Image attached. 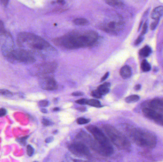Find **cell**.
<instances>
[{"label": "cell", "instance_id": "d6986e66", "mask_svg": "<svg viewBox=\"0 0 163 162\" xmlns=\"http://www.w3.org/2000/svg\"><path fill=\"white\" fill-rule=\"evenodd\" d=\"M142 70L144 72H148L151 69V66L146 60H143L141 65Z\"/></svg>", "mask_w": 163, "mask_h": 162}, {"label": "cell", "instance_id": "4316f807", "mask_svg": "<svg viewBox=\"0 0 163 162\" xmlns=\"http://www.w3.org/2000/svg\"><path fill=\"white\" fill-rule=\"evenodd\" d=\"M49 102L47 100H41L39 102V105L41 107H46L48 106Z\"/></svg>", "mask_w": 163, "mask_h": 162}, {"label": "cell", "instance_id": "9a60e30c", "mask_svg": "<svg viewBox=\"0 0 163 162\" xmlns=\"http://www.w3.org/2000/svg\"><path fill=\"white\" fill-rule=\"evenodd\" d=\"M152 50L151 48L148 46H146L140 50L139 54L141 56L146 57L150 54Z\"/></svg>", "mask_w": 163, "mask_h": 162}, {"label": "cell", "instance_id": "4dcf8cb0", "mask_svg": "<svg viewBox=\"0 0 163 162\" xmlns=\"http://www.w3.org/2000/svg\"><path fill=\"white\" fill-rule=\"evenodd\" d=\"M143 35L141 34L138 37V39H137L136 41H135V45H137V44H139L142 41H143V39H144V37H143Z\"/></svg>", "mask_w": 163, "mask_h": 162}, {"label": "cell", "instance_id": "5b68a950", "mask_svg": "<svg viewBox=\"0 0 163 162\" xmlns=\"http://www.w3.org/2000/svg\"><path fill=\"white\" fill-rule=\"evenodd\" d=\"M5 56L11 62H18L25 64H31L35 62L36 59L32 53L23 49L13 50Z\"/></svg>", "mask_w": 163, "mask_h": 162}, {"label": "cell", "instance_id": "f1b7e54d", "mask_svg": "<svg viewBox=\"0 0 163 162\" xmlns=\"http://www.w3.org/2000/svg\"><path fill=\"white\" fill-rule=\"evenodd\" d=\"M159 21V19H157L155 20L154 22H153L152 24L150 26V27H151V30H154L156 28L157 25L158 24Z\"/></svg>", "mask_w": 163, "mask_h": 162}, {"label": "cell", "instance_id": "8d00e7d4", "mask_svg": "<svg viewBox=\"0 0 163 162\" xmlns=\"http://www.w3.org/2000/svg\"><path fill=\"white\" fill-rule=\"evenodd\" d=\"M9 2V1H1V4L3 5V6H7Z\"/></svg>", "mask_w": 163, "mask_h": 162}, {"label": "cell", "instance_id": "7402d4cb", "mask_svg": "<svg viewBox=\"0 0 163 162\" xmlns=\"http://www.w3.org/2000/svg\"><path fill=\"white\" fill-rule=\"evenodd\" d=\"M7 33L5 28H4V24L1 20H0V36L4 35Z\"/></svg>", "mask_w": 163, "mask_h": 162}, {"label": "cell", "instance_id": "836d02e7", "mask_svg": "<svg viewBox=\"0 0 163 162\" xmlns=\"http://www.w3.org/2000/svg\"><path fill=\"white\" fill-rule=\"evenodd\" d=\"M83 95H84V93L81 92H76L72 94V96H83Z\"/></svg>", "mask_w": 163, "mask_h": 162}, {"label": "cell", "instance_id": "e0dca14e", "mask_svg": "<svg viewBox=\"0 0 163 162\" xmlns=\"http://www.w3.org/2000/svg\"><path fill=\"white\" fill-rule=\"evenodd\" d=\"M86 105H88L89 106H92V107H96V108H100L101 107L100 101L97 99H92L87 100Z\"/></svg>", "mask_w": 163, "mask_h": 162}, {"label": "cell", "instance_id": "d6a6232c", "mask_svg": "<svg viewBox=\"0 0 163 162\" xmlns=\"http://www.w3.org/2000/svg\"><path fill=\"white\" fill-rule=\"evenodd\" d=\"M147 24L146 23L144 25V26H143V30H142V32L141 34L144 35V34L147 31Z\"/></svg>", "mask_w": 163, "mask_h": 162}, {"label": "cell", "instance_id": "ab89813d", "mask_svg": "<svg viewBox=\"0 0 163 162\" xmlns=\"http://www.w3.org/2000/svg\"><path fill=\"white\" fill-rule=\"evenodd\" d=\"M57 2L59 4H64L66 3V2L64 1H57Z\"/></svg>", "mask_w": 163, "mask_h": 162}, {"label": "cell", "instance_id": "b9f144b4", "mask_svg": "<svg viewBox=\"0 0 163 162\" xmlns=\"http://www.w3.org/2000/svg\"><path fill=\"white\" fill-rule=\"evenodd\" d=\"M53 110L55 111H58L60 110V109L58 108H54V109H53Z\"/></svg>", "mask_w": 163, "mask_h": 162}, {"label": "cell", "instance_id": "3957f363", "mask_svg": "<svg viewBox=\"0 0 163 162\" xmlns=\"http://www.w3.org/2000/svg\"><path fill=\"white\" fill-rule=\"evenodd\" d=\"M17 40L21 46L26 44L28 47L35 50H44L50 46L43 39L31 33L22 32L19 34Z\"/></svg>", "mask_w": 163, "mask_h": 162}, {"label": "cell", "instance_id": "603a6c76", "mask_svg": "<svg viewBox=\"0 0 163 162\" xmlns=\"http://www.w3.org/2000/svg\"><path fill=\"white\" fill-rule=\"evenodd\" d=\"M90 121V120L89 119H85L83 117H80L79 119H77V123L80 124V125H84V124H87Z\"/></svg>", "mask_w": 163, "mask_h": 162}, {"label": "cell", "instance_id": "484cf974", "mask_svg": "<svg viewBox=\"0 0 163 162\" xmlns=\"http://www.w3.org/2000/svg\"><path fill=\"white\" fill-rule=\"evenodd\" d=\"M27 154L29 156H32L34 153V149L31 145H28L27 146Z\"/></svg>", "mask_w": 163, "mask_h": 162}, {"label": "cell", "instance_id": "cb8c5ba5", "mask_svg": "<svg viewBox=\"0 0 163 162\" xmlns=\"http://www.w3.org/2000/svg\"><path fill=\"white\" fill-rule=\"evenodd\" d=\"M91 94V96L94 98H102V95L100 94V92L98 91L97 90L92 91Z\"/></svg>", "mask_w": 163, "mask_h": 162}, {"label": "cell", "instance_id": "d590c367", "mask_svg": "<svg viewBox=\"0 0 163 162\" xmlns=\"http://www.w3.org/2000/svg\"><path fill=\"white\" fill-rule=\"evenodd\" d=\"M54 140V138L52 137H50L49 138H47L45 140V142L47 143H51Z\"/></svg>", "mask_w": 163, "mask_h": 162}, {"label": "cell", "instance_id": "f546056e", "mask_svg": "<svg viewBox=\"0 0 163 162\" xmlns=\"http://www.w3.org/2000/svg\"><path fill=\"white\" fill-rule=\"evenodd\" d=\"M87 99H85V98H82V99L76 100L75 102H76V103L78 104L85 105L87 103Z\"/></svg>", "mask_w": 163, "mask_h": 162}, {"label": "cell", "instance_id": "277c9868", "mask_svg": "<svg viewBox=\"0 0 163 162\" xmlns=\"http://www.w3.org/2000/svg\"><path fill=\"white\" fill-rule=\"evenodd\" d=\"M104 128L112 142L115 145L123 149L129 150L130 149L131 145L128 140L114 127L106 125L104 126Z\"/></svg>", "mask_w": 163, "mask_h": 162}, {"label": "cell", "instance_id": "8fae6325", "mask_svg": "<svg viewBox=\"0 0 163 162\" xmlns=\"http://www.w3.org/2000/svg\"><path fill=\"white\" fill-rule=\"evenodd\" d=\"M120 74L123 79H127L130 78L132 75L131 68L127 65H125L120 69Z\"/></svg>", "mask_w": 163, "mask_h": 162}, {"label": "cell", "instance_id": "1f68e13d", "mask_svg": "<svg viewBox=\"0 0 163 162\" xmlns=\"http://www.w3.org/2000/svg\"><path fill=\"white\" fill-rule=\"evenodd\" d=\"M7 111L4 108L0 109V117H2L6 115Z\"/></svg>", "mask_w": 163, "mask_h": 162}, {"label": "cell", "instance_id": "f6af8a7d", "mask_svg": "<svg viewBox=\"0 0 163 162\" xmlns=\"http://www.w3.org/2000/svg\"></svg>", "mask_w": 163, "mask_h": 162}, {"label": "cell", "instance_id": "30bf717a", "mask_svg": "<svg viewBox=\"0 0 163 162\" xmlns=\"http://www.w3.org/2000/svg\"><path fill=\"white\" fill-rule=\"evenodd\" d=\"M123 27V24L116 23L115 21H111L103 27L104 31L110 33H116L117 31L122 30Z\"/></svg>", "mask_w": 163, "mask_h": 162}, {"label": "cell", "instance_id": "7c38bea8", "mask_svg": "<svg viewBox=\"0 0 163 162\" xmlns=\"http://www.w3.org/2000/svg\"><path fill=\"white\" fill-rule=\"evenodd\" d=\"M151 109L163 111V100L154 99L150 102Z\"/></svg>", "mask_w": 163, "mask_h": 162}, {"label": "cell", "instance_id": "7bdbcfd3", "mask_svg": "<svg viewBox=\"0 0 163 162\" xmlns=\"http://www.w3.org/2000/svg\"><path fill=\"white\" fill-rule=\"evenodd\" d=\"M57 132V131H55V132H54V134H56Z\"/></svg>", "mask_w": 163, "mask_h": 162}, {"label": "cell", "instance_id": "74e56055", "mask_svg": "<svg viewBox=\"0 0 163 162\" xmlns=\"http://www.w3.org/2000/svg\"><path fill=\"white\" fill-rule=\"evenodd\" d=\"M77 109H78L79 111H82V112H85L86 110V108L85 107H81V108H77Z\"/></svg>", "mask_w": 163, "mask_h": 162}, {"label": "cell", "instance_id": "6da1fadb", "mask_svg": "<svg viewBox=\"0 0 163 162\" xmlns=\"http://www.w3.org/2000/svg\"><path fill=\"white\" fill-rule=\"evenodd\" d=\"M97 33L92 31H73L56 39V45L68 49L90 47L98 40Z\"/></svg>", "mask_w": 163, "mask_h": 162}, {"label": "cell", "instance_id": "9c48e42d", "mask_svg": "<svg viewBox=\"0 0 163 162\" xmlns=\"http://www.w3.org/2000/svg\"><path fill=\"white\" fill-rule=\"evenodd\" d=\"M70 151L75 154L87 156L89 154L88 147L82 143H75L70 146Z\"/></svg>", "mask_w": 163, "mask_h": 162}, {"label": "cell", "instance_id": "ba28073f", "mask_svg": "<svg viewBox=\"0 0 163 162\" xmlns=\"http://www.w3.org/2000/svg\"><path fill=\"white\" fill-rule=\"evenodd\" d=\"M40 85L42 89L47 90H54L58 87V84L55 80L50 77L42 79L40 80Z\"/></svg>", "mask_w": 163, "mask_h": 162}, {"label": "cell", "instance_id": "8992f818", "mask_svg": "<svg viewBox=\"0 0 163 162\" xmlns=\"http://www.w3.org/2000/svg\"><path fill=\"white\" fill-rule=\"evenodd\" d=\"M86 129L93 135L96 142L98 144L104 147L110 155L112 154L113 152V147L112 146L105 134L98 127L93 125H90L86 127Z\"/></svg>", "mask_w": 163, "mask_h": 162}, {"label": "cell", "instance_id": "ee69618b", "mask_svg": "<svg viewBox=\"0 0 163 162\" xmlns=\"http://www.w3.org/2000/svg\"><path fill=\"white\" fill-rule=\"evenodd\" d=\"M36 162V161H34V162Z\"/></svg>", "mask_w": 163, "mask_h": 162}, {"label": "cell", "instance_id": "52a82bcc", "mask_svg": "<svg viewBox=\"0 0 163 162\" xmlns=\"http://www.w3.org/2000/svg\"><path fill=\"white\" fill-rule=\"evenodd\" d=\"M143 114L150 120L163 126V114L151 108H144L142 110Z\"/></svg>", "mask_w": 163, "mask_h": 162}, {"label": "cell", "instance_id": "7a4b0ae2", "mask_svg": "<svg viewBox=\"0 0 163 162\" xmlns=\"http://www.w3.org/2000/svg\"><path fill=\"white\" fill-rule=\"evenodd\" d=\"M130 134L133 141L138 146L150 149L156 146L157 137L149 131L140 128H133Z\"/></svg>", "mask_w": 163, "mask_h": 162}, {"label": "cell", "instance_id": "ffe728a7", "mask_svg": "<svg viewBox=\"0 0 163 162\" xmlns=\"http://www.w3.org/2000/svg\"><path fill=\"white\" fill-rule=\"evenodd\" d=\"M139 99V97L137 95H131L126 98L125 100L127 103L135 102Z\"/></svg>", "mask_w": 163, "mask_h": 162}, {"label": "cell", "instance_id": "83f0119b", "mask_svg": "<svg viewBox=\"0 0 163 162\" xmlns=\"http://www.w3.org/2000/svg\"><path fill=\"white\" fill-rule=\"evenodd\" d=\"M42 123L44 126H49L51 125V122L45 118L42 120Z\"/></svg>", "mask_w": 163, "mask_h": 162}, {"label": "cell", "instance_id": "4fadbf2b", "mask_svg": "<svg viewBox=\"0 0 163 162\" xmlns=\"http://www.w3.org/2000/svg\"><path fill=\"white\" fill-rule=\"evenodd\" d=\"M163 15V6H158L152 12L151 17L153 19H159Z\"/></svg>", "mask_w": 163, "mask_h": 162}, {"label": "cell", "instance_id": "2e32d148", "mask_svg": "<svg viewBox=\"0 0 163 162\" xmlns=\"http://www.w3.org/2000/svg\"><path fill=\"white\" fill-rule=\"evenodd\" d=\"M74 24L76 25H86L89 24V21L85 18H78L74 20Z\"/></svg>", "mask_w": 163, "mask_h": 162}, {"label": "cell", "instance_id": "ac0fdd59", "mask_svg": "<svg viewBox=\"0 0 163 162\" xmlns=\"http://www.w3.org/2000/svg\"><path fill=\"white\" fill-rule=\"evenodd\" d=\"M105 2L109 6L113 7H120L123 5V3L121 1L117 0H107Z\"/></svg>", "mask_w": 163, "mask_h": 162}, {"label": "cell", "instance_id": "44dd1931", "mask_svg": "<svg viewBox=\"0 0 163 162\" xmlns=\"http://www.w3.org/2000/svg\"><path fill=\"white\" fill-rule=\"evenodd\" d=\"M0 95L6 97H11L13 96V93L8 90H0Z\"/></svg>", "mask_w": 163, "mask_h": 162}, {"label": "cell", "instance_id": "e575fe53", "mask_svg": "<svg viewBox=\"0 0 163 162\" xmlns=\"http://www.w3.org/2000/svg\"><path fill=\"white\" fill-rule=\"evenodd\" d=\"M109 75V73L108 72H107V73H106L105 75L103 76V78L101 79V82H103V81H104V80L108 77Z\"/></svg>", "mask_w": 163, "mask_h": 162}, {"label": "cell", "instance_id": "d4e9b609", "mask_svg": "<svg viewBox=\"0 0 163 162\" xmlns=\"http://www.w3.org/2000/svg\"><path fill=\"white\" fill-rule=\"evenodd\" d=\"M29 136H25V137H22V138H18L16 139L17 142L21 144L22 145H25L26 144V141L28 138Z\"/></svg>", "mask_w": 163, "mask_h": 162}, {"label": "cell", "instance_id": "60d3db41", "mask_svg": "<svg viewBox=\"0 0 163 162\" xmlns=\"http://www.w3.org/2000/svg\"><path fill=\"white\" fill-rule=\"evenodd\" d=\"M41 112H43V113H47V111L46 109H42L41 110Z\"/></svg>", "mask_w": 163, "mask_h": 162}, {"label": "cell", "instance_id": "5bb4252c", "mask_svg": "<svg viewBox=\"0 0 163 162\" xmlns=\"http://www.w3.org/2000/svg\"><path fill=\"white\" fill-rule=\"evenodd\" d=\"M110 86V83H104L99 86L97 90L100 92L102 96L106 95L109 92Z\"/></svg>", "mask_w": 163, "mask_h": 162}, {"label": "cell", "instance_id": "f35d334b", "mask_svg": "<svg viewBox=\"0 0 163 162\" xmlns=\"http://www.w3.org/2000/svg\"><path fill=\"white\" fill-rule=\"evenodd\" d=\"M141 88V85H137L135 86V90H139Z\"/></svg>", "mask_w": 163, "mask_h": 162}]
</instances>
